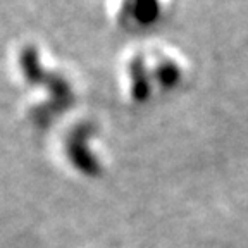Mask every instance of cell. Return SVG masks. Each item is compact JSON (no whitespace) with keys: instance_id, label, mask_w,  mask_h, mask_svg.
Segmentation results:
<instances>
[{"instance_id":"6da1fadb","label":"cell","mask_w":248,"mask_h":248,"mask_svg":"<svg viewBox=\"0 0 248 248\" xmlns=\"http://www.w3.org/2000/svg\"><path fill=\"white\" fill-rule=\"evenodd\" d=\"M190 64L178 46L159 40H141L123 52L117 62L119 85L141 100L183 85Z\"/></svg>"},{"instance_id":"7a4b0ae2","label":"cell","mask_w":248,"mask_h":248,"mask_svg":"<svg viewBox=\"0 0 248 248\" xmlns=\"http://www.w3.org/2000/svg\"><path fill=\"white\" fill-rule=\"evenodd\" d=\"M172 11V0H105L108 21L117 30L135 36H148L164 26Z\"/></svg>"}]
</instances>
